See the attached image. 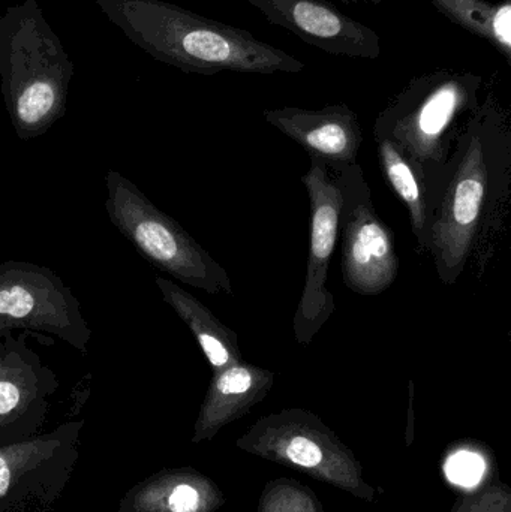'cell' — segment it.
Here are the masks:
<instances>
[{
  "label": "cell",
  "mask_w": 511,
  "mask_h": 512,
  "mask_svg": "<svg viewBox=\"0 0 511 512\" xmlns=\"http://www.w3.org/2000/svg\"><path fill=\"white\" fill-rule=\"evenodd\" d=\"M102 14L150 57L188 74H299L293 54L248 30L210 20L164 0H95Z\"/></svg>",
  "instance_id": "obj_1"
},
{
  "label": "cell",
  "mask_w": 511,
  "mask_h": 512,
  "mask_svg": "<svg viewBox=\"0 0 511 512\" xmlns=\"http://www.w3.org/2000/svg\"><path fill=\"white\" fill-rule=\"evenodd\" d=\"M74 72L38 0L6 8L0 17V89L20 140L41 137L65 116Z\"/></svg>",
  "instance_id": "obj_2"
},
{
  "label": "cell",
  "mask_w": 511,
  "mask_h": 512,
  "mask_svg": "<svg viewBox=\"0 0 511 512\" xmlns=\"http://www.w3.org/2000/svg\"><path fill=\"white\" fill-rule=\"evenodd\" d=\"M483 77L440 68L417 75L378 116L375 135L390 140L411 164L444 161L453 132L479 107Z\"/></svg>",
  "instance_id": "obj_3"
},
{
  "label": "cell",
  "mask_w": 511,
  "mask_h": 512,
  "mask_svg": "<svg viewBox=\"0 0 511 512\" xmlns=\"http://www.w3.org/2000/svg\"><path fill=\"white\" fill-rule=\"evenodd\" d=\"M105 186V212L111 224L153 267L207 294H233L225 268L135 183L108 170Z\"/></svg>",
  "instance_id": "obj_4"
},
{
  "label": "cell",
  "mask_w": 511,
  "mask_h": 512,
  "mask_svg": "<svg viewBox=\"0 0 511 512\" xmlns=\"http://www.w3.org/2000/svg\"><path fill=\"white\" fill-rule=\"evenodd\" d=\"M26 331L41 345L53 346L51 336L89 354L92 330L74 291L44 265L26 261L0 262V336Z\"/></svg>",
  "instance_id": "obj_5"
},
{
  "label": "cell",
  "mask_w": 511,
  "mask_h": 512,
  "mask_svg": "<svg viewBox=\"0 0 511 512\" xmlns=\"http://www.w3.org/2000/svg\"><path fill=\"white\" fill-rule=\"evenodd\" d=\"M84 420L0 444V512H54L74 478Z\"/></svg>",
  "instance_id": "obj_6"
},
{
  "label": "cell",
  "mask_w": 511,
  "mask_h": 512,
  "mask_svg": "<svg viewBox=\"0 0 511 512\" xmlns=\"http://www.w3.org/2000/svg\"><path fill=\"white\" fill-rule=\"evenodd\" d=\"M483 120V107L479 104L468 119L464 158L444 195L440 216L428 233V249L434 255L441 280L447 283H455L467 264L485 204L488 167Z\"/></svg>",
  "instance_id": "obj_7"
},
{
  "label": "cell",
  "mask_w": 511,
  "mask_h": 512,
  "mask_svg": "<svg viewBox=\"0 0 511 512\" xmlns=\"http://www.w3.org/2000/svg\"><path fill=\"white\" fill-rule=\"evenodd\" d=\"M302 182L311 203V242L305 286L293 327L297 342L308 345L335 312V298L327 288V280L341 228L344 188L329 176V167L315 158H311V168Z\"/></svg>",
  "instance_id": "obj_8"
},
{
  "label": "cell",
  "mask_w": 511,
  "mask_h": 512,
  "mask_svg": "<svg viewBox=\"0 0 511 512\" xmlns=\"http://www.w3.org/2000/svg\"><path fill=\"white\" fill-rule=\"evenodd\" d=\"M27 336H0V444L42 433L51 396L59 390L56 373L27 346Z\"/></svg>",
  "instance_id": "obj_9"
},
{
  "label": "cell",
  "mask_w": 511,
  "mask_h": 512,
  "mask_svg": "<svg viewBox=\"0 0 511 512\" xmlns=\"http://www.w3.org/2000/svg\"><path fill=\"white\" fill-rule=\"evenodd\" d=\"M267 23L287 29L306 44L350 59L377 60L381 38L372 27L348 17L327 0H245Z\"/></svg>",
  "instance_id": "obj_10"
},
{
  "label": "cell",
  "mask_w": 511,
  "mask_h": 512,
  "mask_svg": "<svg viewBox=\"0 0 511 512\" xmlns=\"http://www.w3.org/2000/svg\"><path fill=\"white\" fill-rule=\"evenodd\" d=\"M345 227L342 239V276L344 283L360 295H378L387 291L399 271L393 231L381 221L369 198L348 204L344 197Z\"/></svg>",
  "instance_id": "obj_11"
},
{
  "label": "cell",
  "mask_w": 511,
  "mask_h": 512,
  "mask_svg": "<svg viewBox=\"0 0 511 512\" xmlns=\"http://www.w3.org/2000/svg\"><path fill=\"white\" fill-rule=\"evenodd\" d=\"M263 117L327 167H351L359 155L362 128L359 117L348 105H327L321 110L272 108L264 110Z\"/></svg>",
  "instance_id": "obj_12"
},
{
  "label": "cell",
  "mask_w": 511,
  "mask_h": 512,
  "mask_svg": "<svg viewBox=\"0 0 511 512\" xmlns=\"http://www.w3.org/2000/svg\"><path fill=\"white\" fill-rule=\"evenodd\" d=\"M155 282L165 303L179 315L194 334L213 373L242 363L239 337L231 328L222 324L209 307L204 306L191 292L185 291L173 280L158 276Z\"/></svg>",
  "instance_id": "obj_13"
},
{
  "label": "cell",
  "mask_w": 511,
  "mask_h": 512,
  "mask_svg": "<svg viewBox=\"0 0 511 512\" xmlns=\"http://www.w3.org/2000/svg\"><path fill=\"white\" fill-rule=\"evenodd\" d=\"M275 375L252 364L239 363L215 373L197 424V438L212 432L213 427L230 420L266 396Z\"/></svg>",
  "instance_id": "obj_14"
},
{
  "label": "cell",
  "mask_w": 511,
  "mask_h": 512,
  "mask_svg": "<svg viewBox=\"0 0 511 512\" xmlns=\"http://www.w3.org/2000/svg\"><path fill=\"white\" fill-rule=\"evenodd\" d=\"M204 498L194 475L161 471L128 490L114 512H203Z\"/></svg>",
  "instance_id": "obj_15"
},
{
  "label": "cell",
  "mask_w": 511,
  "mask_h": 512,
  "mask_svg": "<svg viewBox=\"0 0 511 512\" xmlns=\"http://www.w3.org/2000/svg\"><path fill=\"white\" fill-rule=\"evenodd\" d=\"M440 14L492 45L511 62V0H431Z\"/></svg>",
  "instance_id": "obj_16"
},
{
  "label": "cell",
  "mask_w": 511,
  "mask_h": 512,
  "mask_svg": "<svg viewBox=\"0 0 511 512\" xmlns=\"http://www.w3.org/2000/svg\"><path fill=\"white\" fill-rule=\"evenodd\" d=\"M381 167L390 188L396 192L402 203L407 206L410 213L411 227L417 237L420 248H425L428 242V203H426L425 189L414 170V164L408 161L407 156L401 152L395 143L390 140H381L378 146Z\"/></svg>",
  "instance_id": "obj_17"
},
{
  "label": "cell",
  "mask_w": 511,
  "mask_h": 512,
  "mask_svg": "<svg viewBox=\"0 0 511 512\" xmlns=\"http://www.w3.org/2000/svg\"><path fill=\"white\" fill-rule=\"evenodd\" d=\"M447 474L450 480L464 486H473L483 474V462L479 456L464 453L453 457L447 466Z\"/></svg>",
  "instance_id": "obj_18"
},
{
  "label": "cell",
  "mask_w": 511,
  "mask_h": 512,
  "mask_svg": "<svg viewBox=\"0 0 511 512\" xmlns=\"http://www.w3.org/2000/svg\"><path fill=\"white\" fill-rule=\"evenodd\" d=\"M285 456L291 462L305 466V468H314L323 460L320 447L311 439L303 438V436H296L288 441V444L285 445Z\"/></svg>",
  "instance_id": "obj_19"
},
{
  "label": "cell",
  "mask_w": 511,
  "mask_h": 512,
  "mask_svg": "<svg viewBox=\"0 0 511 512\" xmlns=\"http://www.w3.org/2000/svg\"><path fill=\"white\" fill-rule=\"evenodd\" d=\"M344 3H371V5H380L383 0H341Z\"/></svg>",
  "instance_id": "obj_20"
}]
</instances>
